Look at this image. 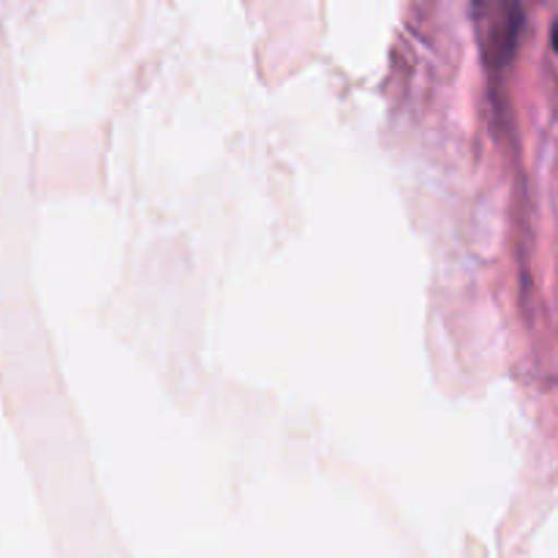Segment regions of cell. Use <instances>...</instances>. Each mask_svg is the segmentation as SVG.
Masks as SVG:
<instances>
[{
	"label": "cell",
	"mask_w": 558,
	"mask_h": 558,
	"mask_svg": "<svg viewBox=\"0 0 558 558\" xmlns=\"http://www.w3.org/2000/svg\"><path fill=\"white\" fill-rule=\"evenodd\" d=\"M474 22L490 63H505L521 33V0H474Z\"/></svg>",
	"instance_id": "6da1fadb"
},
{
	"label": "cell",
	"mask_w": 558,
	"mask_h": 558,
	"mask_svg": "<svg viewBox=\"0 0 558 558\" xmlns=\"http://www.w3.org/2000/svg\"><path fill=\"white\" fill-rule=\"evenodd\" d=\"M550 41H554V49H556V54H558V20L554 22V31H550Z\"/></svg>",
	"instance_id": "7a4b0ae2"
}]
</instances>
